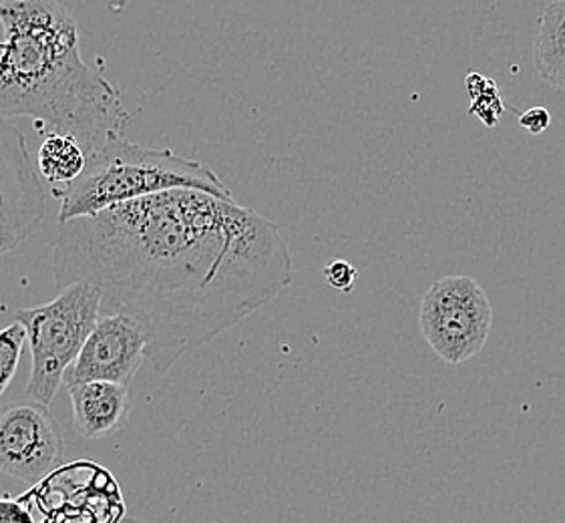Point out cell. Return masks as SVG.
Masks as SVG:
<instances>
[{"label": "cell", "mask_w": 565, "mask_h": 523, "mask_svg": "<svg viewBox=\"0 0 565 523\" xmlns=\"http://www.w3.org/2000/svg\"><path fill=\"white\" fill-rule=\"evenodd\" d=\"M58 290L89 282L102 312H125L148 337V363L166 375L282 295L295 278L278 226L217 195L170 190L58 224Z\"/></svg>", "instance_id": "obj_1"}, {"label": "cell", "mask_w": 565, "mask_h": 523, "mask_svg": "<svg viewBox=\"0 0 565 523\" xmlns=\"http://www.w3.org/2000/svg\"><path fill=\"white\" fill-rule=\"evenodd\" d=\"M0 115L75 137L87 158L124 136L121 95L81 57L79 24L63 2H0Z\"/></svg>", "instance_id": "obj_2"}, {"label": "cell", "mask_w": 565, "mask_h": 523, "mask_svg": "<svg viewBox=\"0 0 565 523\" xmlns=\"http://www.w3.org/2000/svg\"><path fill=\"white\" fill-rule=\"evenodd\" d=\"M170 190H200L236 202L226 183L202 161L183 158L171 149L146 148L117 136L89 156L79 178L65 185L58 224Z\"/></svg>", "instance_id": "obj_3"}, {"label": "cell", "mask_w": 565, "mask_h": 523, "mask_svg": "<svg viewBox=\"0 0 565 523\" xmlns=\"http://www.w3.org/2000/svg\"><path fill=\"white\" fill-rule=\"evenodd\" d=\"M102 290L89 282L61 288L57 298L41 307L23 308L14 320L26 330L31 346V376L26 395L49 405L55 401L65 373L102 314Z\"/></svg>", "instance_id": "obj_4"}, {"label": "cell", "mask_w": 565, "mask_h": 523, "mask_svg": "<svg viewBox=\"0 0 565 523\" xmlns=\"http://www.w3.org/2000/svg\"><path fill=\"white\" fill-rule=\"evenodd\" d=\"M491 324V302L471 276H445L420 300L418 329L445 363L461 364L481 353Z\"/></svg>", "instance_id": "obj_5"}, {"label": "cell", "mask_w": 565, "mask_h": 523, "mask_svg": "<svg viewBox=\"0 0 565 523\" xmlns=\"http://www.w3.org/2000/svg\"><path fill=\"white\" fill-rule=\"evenodd\" d=\"M46 216V190L26 139L0 115V256L19 248Z\"/></svg>", "instance_id": "obj_6"}, {"label": "cell", "mask_w": 565, "mask_h": 523, "mask_svg": "<svg viewBox=\"0 0 565 523\" xmlns=\"http://www.w3.org/2000/svg\"><path fill=\"white\" fill-rule=\"evenodd\" d=\"M65 453L55 415L39 401L0 407V476L39 483Z\"/></svg>", "instance_id": "obj_7"}, {"label": "cell", "mask_w": 565, "mask_h": 523, "mask_svg": "<svg viewBox=\"0 0 565 523\" xmlns=\"http://www.w3.org/2000/svg\"><path fill=\"white\" fill-rule=\"evenodd\" d=\"M148 337L136 319L125 312H102L79 356L65 373V385L109 381L131 385L148 361Z\"/></svg>", "instance_id": "obj_8"}, {"label": "cell", "mask_w": 565, "mask_h": 523, "mask_svg": "<svg viewBox=\"0 0 565 523\" xmlns=\"http://www.w3.org/2000/svg\"><path fill=\"white\" fill-rule=\"evenodd\" d=\"M73 425L85 439H102L124 425L131 407L127 385L109 381H89L68 387Z\"/></svg>", "instance_id": "obj_9"}, {"label": "cell", "mask_w": 565, "mask_h": 523, "mask_svg": "<svg viewBox=\"0 0 565 523\" xmlns=\"http://www.w3.org/2000/svg\"><path fill=\"white\" fill-rule=\"evenodd\" d=\"M85 166L87 153L75 137L57 131L46 134L36 156V170L45 182L68 185L79 178Z\"/></svg>", "instance_id": "obj_10"}, {"label": "cell", "mask_w": 565, "mask_h": 523, "mask_svg": "<svg viewBox=\"0 0 565 523\" xmlns=\"http://www.w3.org/2000/svg\"><path fill=\"white\" fill-rule=\"evenodd\" d=\"M565 55V0L552 2L542 14L535 36V63Z\"/></svg>", "instance_id": "obj_11"}, {"label": "cell", "mask_w": 565, "mask_h": 523, "mask_svg": "<svg viewBox=\"0 0 565 523\" xmlns=\"http://www.w3.org/2000/svg\"><path fill=\"white\" fill-rule=\"evenodd\" d=\"M26 330L21 322H12L7 329L0 330V397L7 393L17 369L21 363Z\"/></svg>", "instance_id": "obj_12"}, {"label": "cell", "mask_w": 565, "mask_h": 523, "mask_svg": "<svg viewBox=\"0 0 565 523\" xmlns=\"http://www.w3.org/2000/svg\"><path fill=\"white\" fill-rule=\"evenodd\" d=\"M356 268L347 260L330 262L324 268L328 285L339 292H351L352 286L356 282Z\"/></svg>", "instance_id": "obj_13"}, {"label": "cell", "mask_w": 565, "mask_h": 523, "mask_svg": "<svg viewBox=\"0 0 565 523\" xmlns=\"http://www.w3.org/2000/svg\"><path fill=\"white\" fill-rule=\"evenodd\" d=\"M537 73L542 79L552 85L555 89L565 93V55L564 57L547 58V61H537Z\"/></svg>", "instance_id": "obj_14"}, {"label": "cell", "mask_w": 565, "mask_h": 523, "mask_svg": "<svg viewBox=\"0 0 565 523\" xmlns=\"http://www.w3.org/2000/svg\"><path fill=\"white\" fill-rule=\"evenodd\" d=\"M0 523H34L33 513L24 508L21 500L0 498Z\"/></svg>", "instance_id": "obj_15"}, {"label": "cell", "mask_w": 565, "mask_h": 523, "mask_svg": "<svg viewBox=\"0 0 565 523\" xmlns=\"http://www.w3.org/2000/svg\"><path fill=\"white\" fill-rule=\"evenodd\" d=\"M550 124H552V115L545 107H532L520 117V126L527 129L532 136L543 134Z\"/></svg>", "instance_id": "obj_16"}, {"label": "cell", "mask_w": 565, "mask_h": 523, "mask_svg": "<svg viewBox=\"0 0 565 523\" xmlns=\"http://www.w3.org/2000/svg\"><path fill=\"white\" fill-rule=\"evenodd\" d=\"M125 523H131V522H125Z\"/></svg>", "instance_id": "obj_17"}]
</instances>
